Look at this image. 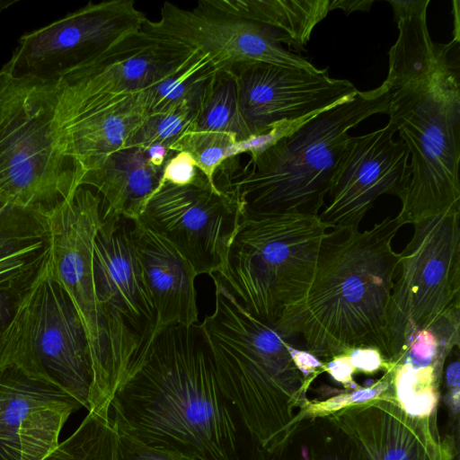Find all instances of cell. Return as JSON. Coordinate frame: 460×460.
I'll list each match as a JSON object with an SVG mask.
<instances>
[{"instance_id":"cell-1","label":"cell","mask_w":460,"mask_h":460,"mask_svg":"<svg viewBox=\"0 0 460 460\" xmlns=\"http://www.w3.org/2000/svg\"><path fill=\"white\" fill-rule=\"evenodd\" d=\"M118 431L197 460H263L218 382L200 323L162 330L111 402Z\"/></svg>"},{"instance_id":"cell-2","label":"cell","mask_w":460,"mask_h":460,"mask_svg":"<svg viewBox=\"0 0 460 460\" xmlns=\"http://www.w3.org/2000/svg\"><path fill=\"white\" fill-rule=\"evenodd\" d=\"M429 4L412 0L394 17L399 33L384 82L389 120L410 153L411 180L395 217L401 226L460 213V41L432 40Z\"/></svg>"},{"instance_id":"cell-3","label":"cell","mask_w":460,"mask_h":460,"mask_svg":"<svg viewBox=\"0 0 460 460\" xmlns=\"http://www.w3.org/2000/svg\"><path fill=\"white\" fill-rule=\"evenodd\" d=\"M401 226L388 216L370 229H330L312 282L273 327L299 336L307 351L327 361L355 348L383 358L388 306L399 261L392 242Z\"/></svg>"},{"instance_id":"cell-4","label":"cell","mask_w":460,"mask_h":460,"mask_svg":"<svg viewBox=\"0 0 460 460\" xmlns=\"http://www.w3.org/2000/svg\"><path fill=\"white\" fill-rule=\"evenodd\" d=\"M387 85L358 91L279 137L246 162L226 159L214 175L216 188L241 216L299 213L319 216L350 135L366 119L388 113Z\"/></svg>"},{"instance_id":"cell-5","label":"cell","mask_w":460,"mask_h":460,"mask_svg":"<svg viewBox=\"0 0 460 460\" xmlns=\"http://www.w3.org/2000/svg\"><path fill=\"white\" fill-rule=\"evenodd\" d=\"M215 309L200 326L226 395L267 450L293 425L295 409L310 386L296 367L290 344L272 326L251 314L217 274Z\"/></svg>"},{"instance_id":"cell-6","label":"cell","mask_w":460,"mask_h":460,"mask_svg":"<svg viewBox=\"0 0 460 460\" xmlns=\"http://www.w3.org/2000/svg\"><path fill=\"white\" fill-rule=\"evenodd\" d=\"M57 81L0 69V208L49 217L81 186L84 172L59 146Z\"/></svg>"},{"instance_id":"cell-7","label":"cell","mask_w":460,"mask_h":460,"mask_svg":"<svg viewBox=\"0 0 460 460\" xmlns=\"http://www.w3.org/2000/svg\"><path fill=\"white\" fill-rule=\"evenodd\" d=\"M330 227L318 216H241L217 274L253 316L274 327L305 295Z\"/></svg>"},{"instance_id":"cell-8","label":"cell","mask_w":460,"mask_h":460,"mask_svg":"<svg viewBox=\"0 0 460 460\" xmlns=\"http://www.w3.org/2000/svg\"><path fill=\"white\" fill-rule=\"evenodd\" d=\"M460 213H444L413 224L399 252L387 313L385 360L394 366L414 334L431 330L438 338L459 335Z\"/></svg>"},{"instance_id":"cell-9","label":"cell","mask_w":460,"mask_h":460,"mask_svg":"<svg viewBox=\"0 0 460 460\" xmlns=\"http://www.w3.org/2000/svg\"><path fill=\"white\" fill-rule=\"evenodd\" d=\"M133 220L106 217L93 243V277L107 334L111 385L120 384L145 360L157 336V317L132 238Z\"/></svg>"},{"instance_id":"cell-10","label":"cell","mask_w":460,"mask_h":460,"mask_svg":"<svg viewBox=\"0 0 460 460\" xmlns=\"http://www.w3.org/2000/svg\"><path fill=\"white\" fill-rule=\"evenodd\" d=\"M102 210V198L80 186L48 218L53 274L77 310L89 341L93 384L88 411L110 413L113 398L110 350L93 277V243Z\"/></svg>"},{"instance_id":"cell-11","label":"cell","mask_w":460,"mask_h":460,"mask_svg":"<svg viewBox=\"0 0 460 460\" xmlns=\"http://www.w3.org/2000/svg\"><path fill=\"white\" fill-rule=\"evenodd\" d=\"M89 409L93 368L89 341L72 300L49 259L27 308L14 362Z\"/></svg>"},{"instance_id":"cell-12","label":"cell","mask_w":460,"mask_h":460,"mask_svg":"<svg viewBox=\"0 0 460 460\" xmlns=\"http://www.w3.org/2000/svg\"><path fill=\"white\" fill-rule=\"evenodd\" d=\"M146 20L134 0L89 2L58 21L22 35L4 66L16 75L57 81L141 30Z\"/></svg>"},{"instance_id":"cell-13","label":"cell","mask_w":460,"mask_h":460,"mask_svg":"<svg viewBox=\"0 0 460 460\" xmlns=\"http://www.w3.org/2000/svg\"><path fill=\"white\" fill-rule=\"evenodd\" d=\"M141 30L207 55L217 69L248 63L318 69L283 48L270 29L236 13L221 0H199L192 9L165 2L159 18H147Z\"/></svg>"},{"instance_id":"cell-14","label":"cell","mask_w":460,"mask_h":460,"mask_svg":"<svg viewBox=\"0 0 460 460\" xmlns=\"http://www.w3.org/2000/svg\"><path fill=\"white\" fill-rule=\"evenodd\" d=\"M236 203L210 185L161 182L136 220L169 242L198 275L220 270L240 222Z\"/></svg>"},{"instance_id":"cell-15","label":"cell","mask_w":460,"mask_h":460,"mask_svg":"<svg viewBox=\"0 0 460 460\" xmlns=\"http://www.w3.org/2000/svg\"><path fill=\"white\" fill-rule=\"evenodd\" d=\"M193 51L139 30L58 79L56 108L84 109L145 90L179 68Z\"/></svg>"},{"instance_id":"cell-16","label":"cell","mask_w":460,"mask_h":460,"mask_svg":"<svg viewBox=\"0 0 460 460\" xmlns=\"http://www.w3.org/2000/svg\"><path fill=\"white\" fill-rule=\"evenodd\" d=\"M229 71L235 80L239 110L250 137L276 126L299 125L358 91L348 80L330 77L327 68L248 63Z\"/></svg>"},{"instance_id":"cell-17","label":"cell","mask_w":460,"mask_h":460,"mask_svg":"<svg viewBox=\"0 0 460 460\" xmlns=\"http://www.w3.org/2000/svg\"><path fill=\"white\" fill-rule=\"evenodd\" d=\"M396 131L389 120L379 129L349 137L318 216L330 229H358L378 197L403 195L411 180L410 153L394 138Z\"/></svg>"},{"instance_id":"cell-18","label":"cell","mask_w":460,"mask_h":460,"mask_svg":"<svg viewBox=\"0 0 460 460\" xmlns=\"http://www.w3.org/2000/svg\"><path fill=\"white\" fill-rule=\"evenodd\" d=\"M82 404L15 363L0 369V460H41Z\"/></svg>"},{"instance_id":"cell-19","label":"cell","mask_w":460,"mask_h":460,"mask_svg":"<svg viewBox=\"0 0 460 460\" xmlns=\"http://www.w3.org/2000/svg\"><path fill=\"white\" fill-rule=\"evenodd\" d=\"M437 414L414 415L395 399L379 398L332 416L366 460H454L443 447Z\"/></svg>"},{"instance_id":"cell-20","label":"cell","mask_w":460,"mask_h":460,"mask_svg":"<svg viewBox=\"0 0 460 460\" xmlns=\"http://www.w3.org/2000/svg\"><path fill=\"white\" fill-rule=\"evenodd\" d=\"M149 115L145 90L74 111L56 109L55 128L63 154L84 173L123 147Z\"/></svg>"},{"instance_id":"cell-21","label":"cell","mask_w":460,"mask_h":460,"mask_svg":"<svg viewBox=\"0 0 460 460\" xmlns=\"http://www.w3.org/2000/svg\"><path fill=\"white\" fill-rule=\"evenodd\" d=\"M132 238L157 317V334L173 325L199 323L190 263L166 240L133 220Z\"/></svg>"},{"instance_id":"cell-22","label":"cell","mask_w":460,"mask_h":460,"mask_svg":"<svg viewBox=\"0 0 460 460\" xmlns=\"http://www.w3.org/2000/svg\"><path fill=\"white\" fill-rule=\"evenodd\" d=\"M164 165L153 159L149 146H126L87 170L81 186L102 198L103 216L137 220L161 183Z\"/></svg>"},{"instance_id":"cell-23","label":"cell","mask_w":460,"mask_h":460,"mask_svg":"<svg viewBox=\"0 0 460 460\" xmlns=\"http://www.w3.org/2000/svg\"><path fill=\"white\" fill-rule=\"evenodd\" d=\"M50 251L47 217L13 205L0 208V292L33 283Z\"/></svg>"},{"instance_id":"cell-24","label":"cell","mask_w":460,"mask_h":460,"mask_svg":"<svg viewBox=\"0 0 460 460\" xmlns=\"http://www.w3.org/2000/svg\"><path fill=\"white\" fill-rule=\"evenodd\" d=\"M263 460H366L351 436L332 416L295 422L284 438L265 450Z\"/></svg>"},{"instance_id":"cell-25","label":"cell","mask_w":460,"mask_h":460,"mask_svg":"<svg viewBox=\"0 0 460 460\" xmlns=\"http://www.w3.org/2000/svg\"><path fill=\"white\" fill-rule=\"evenodd\" d=\"M236 13L264 25L279 42L303 49L331 11V0H221Z\"/></svg>"},{"instance_id":"cell-26","label":"cell","mask_w":460,"mask_h":460,"mask_svg":"<svg viewBox=\"0 0 460 460\" xmlns=\"http://www.w3.org/2000/svg\"><path fill=\"white\" fill-rule=\"evenodd\" d=\"M217 67L207 55L196 50L170 75L145 89L149 114L186 105L199 111Z\"/></svg>"},{"instance_id":"cell-27","label":"cell","mask_w":460,"mask_h":460,"mask_svg":"<svg viewBox=\"0 0 460 460\" xmlns=\"http://www.w3.org/2000/svg\"><path fill=\"white\" fill-rule=\"evenodd\" d=\"M192 130L231 133L238 141L250 137L241 117L235 80L229 70L216 71L203 96Z\"/></svg>"},{"instance_id":"cell-28","label":"cell","mask_w":460,"mask_h":460,"mask_svg":"<svg viewBox=\"0 0 460 460\" xmlns=\"http://www.w3.org/2000/svg\"><path fill=\"white\" fill-rule=\"evenodd\" d=\"M118 441L111 415L88 411L76 430L41 460H119Z\"/></svg>"},{"instance_id":"cell-29","label":"cell","mask_w":460,"mask_h":460,"mask_svg":"<svg viewBox=\"0 0 460 460\" xmlns=\"http://www.w3.org/2000/svg\"><path fill=\"white\" fill-rule=\"evenodd\" d=\"M237 144L236 136L231 133L192 130L181 136L170 149L190 154L199 170L216 188L215 172L226 159L238 155Z\"/></svg>"},{"instance_id":"cell-30","label":"cell","mask_w":460,"mask_h":460,"mask_svg":"<svg viewBox=\"0 0 460 460\" xmlns=\"http://www.w3.org/2000/svg\"><path fill=\"white\" fill-rule=\"evenodd\" d=\"M198 111L181 105L164 112L149 114L128 142L127 146H171L191 131Z\"/></svg>"},{"instance_id":"cell-31","label":"cell","mask_w":460,"mask_h":460,"mask_svg":"<svg viewBox=\"0 0 460 460\" xmlns=\"http://www.w3.org/2000/svg\"><path fill=\"white\" fill-rule=\"evenodd\" d=\"M40 277L27 286L0 292V369L14 362L30 298Z\"/></svg>"},{"instance_id":"cell-32","label":"cell","mask_w":460,"mask_h":460,"mask_svg":"<svg viewBox=\"0 0 460 460\" xmlns=\"http://www.w3.org/2000/svg\"><path fill=\"white\" fill-rule=\"evenodd\" d=\"M392 368L385 371L382 378L370 385L353 388L323 401L307 400L305 404L296 413L293 424L304 418L332 415L346 408L375 399H395Z\"/></svg>"},{"instance_id":"cell-33","label":"cell","mask_w":460,"mask_h":460,"mask_svg":"<svg viewBox=\"0 0 460 460\" xmlns=\"http://www.w3.org/2000/svg\"><path fill=\"white\" fill-rule=\"evenodd\" d=\"M447 357L435 333L429 329H423L414 334L401 362L409 363L413 367L435 366L443 370Z\"/></svg>"},{"instance_id":"cell-34","label":"cell","mask_w":460,"mask_h":460,"mask_svg":"<svg viewBox=\"0 0 460 460\" xmlns=\"http://www.w3.org/2000/svg\"><path fill=\"white\" fill-rule=\"evenodd\" d=\"M161 182L180 186L190 184L212 186L199 170L190 155L183 151L175 152L166 162Z\"/></svg>"},{"instance_id":"cell-35","label":"cell","mask_w":460,"mask_h":460,"mask_svg":"<svg viewBox=\"0 0 460 460\" xmlns=\"http://www.w3.org/2000/svg\"><path fill=\"white\" fill-rule=\"evenodd\" d=\"M118 433L119 460H197L180 454L148 447L122 432L118 431Z\"/></svg>"},{"instance_id":"cell-36","label":"cell","mask_w":460,"mask_h":460,"mask_svg":"<svg viewBox=\"0 0 460 460\" xmlns=\"http://www.w3.org/2000/svg\"><path fill=\"white\" fill-rule=\"evenodd\" d=\"M458 359L451 362L446 369L445 382L447 392L445 394L444 402L447 405L453 432L459 434L454 430L456 428L459 429V395H460V371Z\"/></svg>"},{"instance_id":"cell-37","label":"cell","mask_w":460,"mask_h":460,"mask_svg":"<svg viewBox=\"0 0 460 460\" xmlns=\"http://www.w3.org/2000/svg\"><path fill=\"white\" fill-rule=\"evenodd\" d=\"M349 356L355 371L372 374L380 369H388L394 366L388 364L381 352L374 348H355L345 353Z\"/></svg>"},{"instance_id":"cell-38","label":"cell","mask_w":460,"mask_h":460,"mask_svg":"<svg viewBox=\"0 0 460 460\" xmlns=\"http://www.w3.org/2000/svg\"><path fill=\"white\" fill-rule=\"evenodd\" d=\"M292 359L305 380L311 385L313 380L323 371V362L312 353L289 347Z\"/></svg>"},{"instance_id":"cell-39","label":"cell","mask_w":460,"mask_h":460,"mask_svg":"<svg viewBox=\"0 0 460 460\" xmlns=\"http://www.w3.org/2000/svg\"><path fill=\"white\" fill-rule=\"evenodd\" d=\"M323 371L329 373L337 382L354 388L352 376L355 369L347 354L336 356L323 363Z\"/></svg>"},{"instance_id":"cell-40","label":"cell","mask_w":460,"mask_h":460,"mask_svg":"<svg viewBox=\"0 0 460 460\" xmlns=\"http://www.w3.org/2000/svg\"><path fill=\"white\" fill-rule=\"evenodd\" d=\"M374 0H331V11L341 9L345 14L354 11H369Z\"/></svg>"},{"instance_id":"cell-41","label":"cell","mask_w":460,"mask_h":460,"mask_svg":"<svg viewBox=\"0 0 460 460\" xmlns=\"http://www.w3.org/2000/svg\"><path fill=\"white\" fill-rule=\"evenodd\" d=\"M453 10H454V21H455V31H454V38L453 40L460 41V24H459V1H453Z\"/></svg>"}]
</instances>
